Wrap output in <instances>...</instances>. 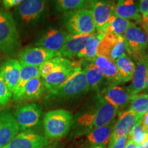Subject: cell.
<instances>
[{"label":"cell","mask_w":148,"mask_h":148,"mask_svg":"<svg viewBox=\"0 0 148 148\" xmlns=\"http://www.w3.org/2000/svg\"><path fill=\"white\" fill-rule=\"evenodd\" d=\"M47 6V0H25L14 7L13 17L18 33L36 26L45 15Z\"/></svg>","instance_id":"cell-1"},{"label":"cell","mask_w":148,"mask_h":148,"mask_svg":"<svg viewBox=\"0 0 148 148\" xmlns=\"http://www.w3.org/2000/svg\"><path fill=\"white\" fill-rule=\"evenodd\" d=\"M117 112L116 107L98 95L95 108L82 114L77 119V123L90 130L108 124L114 120Z\"/></svg>","instance_id":"cell-2"},{"label":"cell","mask_w":148,"mask_h":148,"mask_svg":"<svg viewBox=\"0 0 148 148\" xmlns=\"http://www.w3.org/2000/svg\"><path fill=\"white\" fill-rule=\"evenodd\" d=\"M20 45L19 33L13 14L0 10V52L11 56L15 54Z\"/></svg>","instance_id":"cell-3"},{"label":"cell","mask_w":148,"mask_h":148,"mask_svg":"<svg viewBox=\"0 0 148 148\" xmlns=\"http://www.w3.org/2000/svg\"><path fill=\"white\" fill-rule=\"evenodd\" d=\"M73 121V115L69 111L58 109L51 110L45 114L43 127L47 138L58 139L69 132Z\"/></svg>","instance_id":"cell-4"},{"label":"cell","mask_w":148,"mask_h":148,"mask_svg":"<svg viewBox=\"0 0 148 148\" xmlns=\"http://www.w3.org/2000/svg\"><path fill=\"white\" fill-rule=\"evenodd\" d=\"M63 23L69 34H90L96 31L92 13L87 8L66 12L63 16Z\"/></svg>","instance_id":"cell-5"},{"label":"cell","mask_w":148,"mask_h":148,"mask_svg":"<svg viewBox=\"0 0 148 148\" xmlns=\"http://www.w3.org/2000/svg\"><path fill=\"white\" fill-rule=\"evenodd\" d=\"M123 38L125 40V49L130 58L136 61L147 53L148 38L146 32L141 27L132 23L126 29Z\"/></svg>","instance_id":"cell-6"},{"label":"cell","mask_w":148,"mask_h":148,"mask_svg":"<svg viewBox=\"0 0 148 148\" xmlns=\"http://www.w3.org/2000/svg\"><path fill=\"white\" fill-rule=\"evenodd\" d=\"M125 55H126V49L123 37L112 32H106L98 45L97 56L115 62Z\"/></svg>","instance_id":"cell-7"},{"label":"cell","mask_w":148,"mask_h":148,"mask_svg":"<svg viewBox=\"0 0 148 148\" xmlns=\"http://www.w3.org/2000/svg\"><path fill=\"white\" fill-rule=\"evenodd\" d=\"M88 90L85 74L82 69L49 95L61 99H69L77 97Z\"/></svg>","instance_id":"cell-8"},{"label":"cell","mask_w":148,"mask_h":148,"mask_svg":"<svg viewBox=\"0 0 148 148\" xmlns=\"http://www.w3.org/2000/svg\"><path fill=\"white\" fill-rule=\"evenodd\" d=\"M41 109L34 103H27L17 107L14 111L13 116L19 127L24 132L36 126L41 116Z\"/></svg>","instance_id":"cell-9"},{"label":"cell","mask_w":148,"mask_h":148,"mask_svg":"<svg viewBox=\"0 0 148 148\" xmlns=\"http://www.w3.org/2000/svg\"><path fill=\"white\" fill-rule=\"evenodd\" d=\"M114 1L110 0H89L88 6L92 13L96 31L106 32V27L108 21L113 13L112 5Z\"/></svg>","instance_id":"cell-10"},{"label":"cell","mask_w":148,"mask_h":148,"mask_svg":"<svg viewBox=\"0 0 148 148\" xmlns=\"http://www.w3.org/2000/svg\"><path fill=\"white\" fill-rule=\"evenodd\" d=\"M60 56L58 53L47 50L40 47L24 48L18 54V62L21 65L39 66L49 59Z\"/></svg>","instance_id":"cell-11"},{"label":"cell","mask_w":148,"mask_h":148,"mask_svg":"<svg viewBox=\"0 0 148 148\" xmlns=\"http://www.w3.org/2000/svg\"><path fill=\"white\" fill-rule=\"evenodd\" d=\"M68 36L69 33L62 29L50 27L40 35L39 38L35 42V46L59 53Z\"/></svg>","instance_id":"cell-12"},{"label":"cell","mask_w":148,"mask_h":148,"mask_svg":"<svg viewBox=\"0 0 148 148\" xmlns=\"http://www.w3.org/2000/svg\"><path fill=\"white\" fill-rule=\"evenodd\" d=\"M49 143V139L46 136L27 130L18 133L2 148H42Z\"/></svg>","instance_id":"cell-13"},{"label":"cell","mask_w":148,"mask_h":148,"mask_svg":"<svg viewBox=\"0 0 148 148\" xmlns=\"http://www.w3.org/2000/svg\"><path fill=\"white\" fill-rule=\"evenodd\" d=\"M80 63L81 62H73V64L71 66L56 71L44 77L42 79L46 90L49 92V94L58 88L68 79L71 78L74 74L82 69V64Z\"/></svg>","instance_id":"cell-14"},{"label":"cell","mask_w":148,"mask_h":148,"mask_svg":"<svg viewBox=\"0 0 148 148\" xmlns=\"http://www.w3.org/2000/svg\"><path fill=\"white\" fill-rule=\"evenodd\" d=\"M100 96L104 100L119 108H123L130 103L133 95L127 88L111 84L101 92Z\"/></svg>","instance_id":"cell-15"},{"label":"cell","mask_w":148,"mask_h":148,"mask_svg":"<svg viewBox=\"0 0 148 148\" xmlns=\"http://www.w3.org/2000/svg\"><path fill=\"white\" fill-rule=\"evenodd\" d=\"M142 116L130 110L121 112L114 123L109 143H112L121 136L128 135L132 127L138 120L142 119Z\"/></svg>","instance_id":"cell-16"},{"label":"cell","mask_w":148,"mask_h":148,"mask_svg":"<svg viewBox=\"0 0 148 148\" xmlns=\"http://www.w3.org/2000/svg\"><path fill=\"white\" fill-rule=\"evenodd\" d=\"M148 70V53L136 60L132 83L127 87L133 95H137L146 89V76Z\"/></svg>","instance_id":"cell-17"},{"label":"cell","mask_w":148,"mask_h":148,"mask_svg":"<svg viewBox=\"0 0 148 148\" xmlns=\"http://www.w3.org/2000/svg\"><path fill=\"white\" fill-rule=\"evenodd\" d=\"M19 132L13 114L8 111L0 112V148L6 145Z\"/></svg>","instance_id":"cell-18"},{"label":"cell","mask_w":148,"mask_h":148,"mask_svg":"<svg viewBox=\"0 0 148 148\" xmlns=\"http://www.w3.org/2000/svg\"><path fill=\"white\" fill-rule=\"evenodd\" d=\"M93 34H72L69 33V36L66 38L63 47L59 52L60 56L67 59H71L77 56V53L85 47Z\"/></svg>","instance_id":"cell-19"},{"label":"cell","mask_w":148,"mask_h":148,"mask_svg":"<svg viewBox=\"0 0 148 148\" xmlns=\"http://www.w3.org/2000/svg\"><path fill=\"white\" fill-rule=\"evenodd\" d=\"M21 64L16 59H8L0 66V73L9 90L13 93L19 80Z\"/></svg>","instance_id":"cell-20"},{"label":"cell","mask_w":148,"mask_h":148,"mask_svg":"<svg viewBox=\"0 0 148 148\" xmlns=\"http://www.w3.org/2000/svg\"><path fill=\"white\" fill-rule=\"evenodd\" d=\"M112 12L116 15L127 20H133L136 23L141 21L136 0H116L112 5Z\"/></svg>","instance_id":"cell-21"},{"label":"cell","mask_w":148,"mask_h":148,"mask_svg":"<svg viewBox=\"0 0 148 148\" xmlns=\"http://www.w3.org/2000/svg\"><path fill=\"white\" fill-rule=\"evenodd\" d=\"M95 64L102 73L103 77L113 83L114 84H120L119 74L115 62L100 56H96L91 59L87 60Z\"/></svg>","instance_id":"cell-22"},{"label":"cell","mask_w":148,"mask_h":148,"mask_svg":"<svg viewBox=\"0 0 148 148\" xmlns=\"http://www.w3.org/2000/svg\"><path fill=\"white\" fill-rule=\"evenodd\" d=\"M45 90L43 79L40 76L34 77L25 84L17 101L37 100L42 97Z\"/></svg>","instance_id":"cell-23"},{"label":"cell","mask_w":148,"mask_h":148,"mask_svg":"<svg viewBox=\"0 0 148 148\" xmlns=\"http://www.w3.org/2000/svg\"><path fill=\"white\" fill-rule=\"evenodd\" d=\"M114 120L108 124L89 130L87 134L88 141L93 145H103L109 143L114 125Z\"/></svg>","instance_id":"cell-24"},{"label":"cell","mask_w":148,"mask_h":148,"mask_svg":"<svg viewBox=\"0 0 148 148\" xmlns=\"http://www.w3.org/2000/svg\"><path fill=\"white\" fill-rule=\"evenodd\" d=\"M38 76H40L38 66L21 65L19 80L15 90L12 93V99L14 101H18L25 84L31 79Z\"/></svg>","instance_id":"cell-25"},{"label":"cell","mask_w":148,"mask_h":148,"mask_svg":"<svg viewBox=\"0 0 148 148\" xmlns=\"http://www.w3.org/2000/svg\"><path fill=\"white\" fill-rule=\"evenodd\" d=\"M72 64L73 62L69 59L61 56H56L54 58L45 61L41 65L38 66L40 75L42 78H43L49 74L58 70L68 67Z\"/></svg>","instance_id":"cell-26"},{"label":"cell","mask_w":148,"mask_h":148,"mask_svg":"<svg viewBox=\"0 0 148 148\" xmlns=\"http://www.w3.org/2000/svg\"><path fill=\"white\" fill-rule=\"evenodd\" d=\"M114 62L119 71L121 83L127 82L132 80L135 69V63L132 58L126 54L120 57Z\"/></svg>","instance_id":"cell-27"},{"label":"cell","mask_w":148,"mask_h":148,"mask_svg":"<svg viewBox=\"0 0 148 148\" xmlns=\"http://www.w3.org/2000/svg\"><path fill=\"white\" fill-rule=\"evenodd\" d=\"M82 71L84 72L88 90L97 88L104 78L102 73L92 62L85 64Z\"/></svg>","instance_id":"cell-28"},{"label":"cell","mask_w":148,"mask_h":148,"mask_svg":"<svg viewBox=\"0 0 148 148\" xmlns=\"http://www.w3.org/2000/svg\"><path fill=\"white\" fill-rule=\"evenodd\" d=\"M106 33L99 32L96 31L91 36V38L88 40L85 47L77 53V57L89 60L96 56L98 45Z\"/></svg>","instance_id":"cell-29"},{"label":"cell","mask_w":148,"mask_h":148,"mask_svg":"<svg viewBox=\"0 0 148 148\" xmlns=\"http://www.w3.org/2000/svg\"><path fill=\"white\" fill-rule=\"evenodd\" d=\"M132 22L112 13L109 18L106 27V32L114 33L118 36H123L126 29Z\"/></svg>","instance_id":"cell-30"},{"label":"cell","mask_w":148,"mask_h":148,"mask_svg":"<svg viewBox=\"0 0 148 148\" xmlns=\"http://www.w3.org/2000/svg\"><path fill=\"white\" fill-rule=\"evenodd\" d=\"M58 12H69L86 8L89 0H51Z\"/></svg>","instance_id":"cell-31"},{"label":"cell","mask_w":148,"mask_h":148,"mask_svg":"<svg viewBox=\"0 0 148 148\" xmlns=\"http://www.w3.org/2000/svg\"><path fill=\"white\" fill-rule=\"evenodd\" d=\"M130 110L143 116L148 112V94L138 93L133 96L130 102Z\"/></svg>","instance_id":"cell-32"},{"label":"cell","mask_w":148,"mask_h":148,"mask_svg":"<svg viewBox=\"0 0 148 148\" xmlns=\"http://www.w3.org/2000/svg\"><path fill=\"white\" fill-rule=\"evenodd\" d=\"M147 133L145 132L141 125V119L135 123L129 132V139H131L136 145L147 140Z\"/></svg>","instance_id":"cell-33"},{"label":"cell","mask_w":148,"mask_h":148,"mask_svg":"<svg viewBox=\"0 0 148 148\" xmlns=\"http://www.w3.org/2000/svg\"><path fill=\"white\" fill-rule=\"evenodd\" d=\"M12 97V92L9 90L0 73V105L4 106Z\"/></svg>","instance_id":"cell-34"},{"label":"cell","mask_w":148,"mask_h":148,"mask_svg":"<svg viewBox=\"0 0 148 148\" xmlns=\"http://www.w3.org/2000/svg\"><path fill=\"white\" fill-rule=\"evenodd\" d=\"M127 139H128L127 135L121 136L116 139L114 142H112V143H109L108 148H125Z\"/></svg>","instance_id":"cell-35"},{"label":"cell","mask_w":148,"mask_h":148,"mask_svg":"<svg viewBox=\"0 0 148 148\" xmlns=\"http://www.w3.org/2000/svg\"><path fill=\"white\" fill-rule=\"evenodd\" d=\"M138 10L141 20L145 19L148 16V0H140L138 3Z\"/></svg>","instance_id":"cell-36"},{"label":"cell","mask_w":148,"mask_h":148,"mask_svg":"<svg viewBox=\"0 0 148 148\" xmlns=\"http://www.w3.org/2000/svg\"><path fill=\"white\" fill-rule=\"evenodd\" d=\"M25 0H2L3 6L6 9L11 8L12 7H16L20 3L23 2Z\"/></svg>","instance_id":"cell-37"},{"label":"cell","mask_w":148,"mask_h":148,"mask_svg":"<svg viewBox=\"0 0 148 148\" xmlns=\"http://www.w3.org/2000/svg\"><path fill=\"white\" fill-rule=\"evenodd\" d=\"M141 125L143 130L145 131V132L148 134V112L145 113L142 116Z\"/></svg>","instance_id":"cell-38"},{"label":"cell","mask_w":148,"mask_h":148,"mask_svg":"<svg viewBox=\"0 0 148 148\" xmlns=\"http://www.w3.org/2000/svg\"><path fill=\"white\" fill-rule=\"evenodd\" d=\"M138 24L140 25L139 27H141L143 30H145V29H147L148 27V16H147V17L145 18V19L141 20Z\"/></svg>","instance_id":"cell-39"},{"label":"cell","mask_w":148,"mask_h":148,"mask_svg":"<svg viewBox=\"0 0 148 148\" xmlns=\"http://www.w3.org/2000/svg\"><path fill=\"white\" fill-rule=\"evenodd\" d=\"M125 148H136V145L131 139H127Z\"/></svg>","instance_id":"cell-40"},{"label":"cell","mask_w":148,"mask_h":148,"mask_svg":"<svg viewBox=\"0 0 148 148\" xmlns=\"http://www.w3.org/2000/svg\"><path fill=\"white\" fill-rule=\"evenodd\" d=\"M136 148H148V140L138 144L136 145Z\"/></svg>","instance_id":"cell-41"},{"label":"cell","mask_w":148,"mask_h":148,"mask_svg":"<svg viewBox=\"0 0 148 148\" xmlns=\"http://www.w3.org/2000/svg\"><path fill=\"white\" fill-rule=\"evenodd\" d=\"M90 148H105V146L103 145H93Z\"/></svg>","instance_id":"cell-42"},{"label":"cell","mask_w":148,"mask_h":148,"mask_svg":"<svg viewBox=\"0 0 148 148\" xmlns=\"http://www.w3.org/2000/svg\"><path fill=\"white\" fill-rule=\"evenodd\" d=\"M146 88L148 90V70L147 72V76H146Z\"/></svg>","instance_id":"cell-43"},{"label":"cell","mask_w":148,"mask_h":148,"mask_svg":"<svg viewBox=\"0 0 148 148\" xmlns=\"http://www.w3.org/2000/svg\"><path fill=\"white\" fill-rule=\"evenodd\" d=\"M42 148H55V145H49V146H46V147H44Z\"/></svg>","instance_id":"cell-44"},{"label":"cell","mask_w":148,"mask_h":148,"mask_svg":"<svg viewBox=\"0 0 148 148\" xmlns=\"http://www.w3.org/2000/svg\"><path fill=\"white\" fill-rule=\"evenodd\" d=\"M3 106H1V105H0V112H1V111L3 110Z\"/></svg>","instance_id":"cell-45"},{"label":"cell","mask_w":148,"mask_h":148,"mask_svg":"<svg viewBox=\"0 0 148 148\" xmlns=\"http://www.w3.org/2000/svg\"><path fill=\"white\" fill-rule=\"evenodd\" d=\"M144 31H145V32H146V34H147V38H148V27H147V28L146 29H145V30H144Z\"/></svg>","instance_id":"cell-46"},{"label":"cell","mask_w":148,"mask_h":148,"mask_svg":"<svg viewBox=\"0 0 148 148\" xmlns=\"http://www.w3.org/2000/svg\"><path fill=\"white\" fill-rule=\"evenodd\" d=\"M136 1H138V2H139V1H140V0H136Z\"/></svg>","instance_id":"cell-47"},{"label":"cell","mask_w":148,"mask_h":148,"mask_svg":"<svg viewBox=\"0 0 148 148\" xmlns=\"http://www.w3.org/2000/svg\"><path fill=\"white\" fill-rule=\"evenodd\" d=\"M147 140H148V134H147Z\"/></svg>","instance_id":"cell-48"},{"label":"cell","mask_w":148,"mask_h":148,"mask_svg":"<svg viewBox=\"0 0 148 148\" xmlns=\"http://www.w3.org/2000/svg\"><path fill=\"white\" fill-rule=\"evenodd\" d=\"M0 53H1V52H0Z\"/></svg>","instance_id":"cell-49"}]
</instances>
